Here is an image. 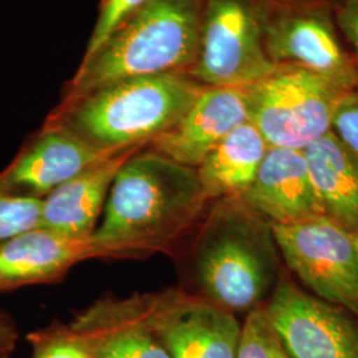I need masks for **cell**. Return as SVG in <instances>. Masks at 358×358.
Segmentation results:
<instances>
[{
	"label": "cell",
	"instance_id": "cell-1",
	"mask_svg": "<svg viewBox=\"0 0 358 358\" xmlns=\"http://www.w3.org/2000/svg\"><path fill=\"white\" fill-rule=\"evenodd\" d=\"M208 205L196 169L140 149L117 171L90 239L100 257L165 251L196 229Z\"/></svg>",
	"mask_w": 358,
	"mask_h": 358
},
{
	"label": "cell",
	"instance_id": "cell-2",
	"mask_svg": "<svg viewBox=\"0 0 358 358\" xmlns=\"http://www.w3.org/2000/svg\"><path fill=\"white\" fill-rule=\"evenodd\" d=\"M195 230L192 294L235 315L262 307L282 276L272 226L239 198H223L208 205Z\"/></svg>",
	"mask_w": 358,
	"mask_h": 358
},
{
	"label": "cell",
	"instance_id": "cell-3",
	"mask_svg": "<svg viewBox=\"0 0 358 358\" xmlns=\"http://www.w3.org/2000/svg\"><path fill=\"white\" fill-rule=\"evenodd\" d=\"M205 0H150L83 63L66 101L133 77L190 75Z\"/></svg>",
	"mask_w": 358,
	"mask_h": 358
},
{
	"label": "cell",
	"instance_id": "cell-4",
	"mask_svg": "<svg viewBox=\"0 0 358 358\" xmlns=\"http://www.w3.org/2000/svg\"><path fill=\"white\" fill-rule=\"evenodd\" d=\"M205 88L187 73L133 77L66 101L60 118L103 152L145 146L171 128Z\"/></svg>",
	"mask_w": 358,
	"mask_h": 358
},
{
	"label": "cell",
	"instance_id": "cell-5",
	"mask_svg": "<svg viewBox=\"0 0 358 358\" xmlns=\"http://www.w3.org/2000/svg\"><path fill=\"white\" fill-rule=\"evenodd\" d=\"M350 92L306 68L278 65L247 87L248 121L269 148L304 150L332 130L334 115Z\"/></svg>",
	"mask_w": 358,
	"mask_h": 358
},
{
	"label": "cell",
	"instance_id": "cell-6",
	"mask_svg": "<svg viewBox=\"0 0 358 358\" xmlns=\"http://www.w3.org/2000/svg\"><path fill=\"white\" fill-rule=\"evenodd\" d=\"M267 0H205L190 76L205 87H248L276 68L266 51Z\"/></svg>",
	"mask_w": 358,
	"mask_h": 358
},
{
	"label": "cell",
	"instance_id": "cell-7",
	"mask_svg": "<svg viewBox=\"0 0 358 358\" xmlns=\"http://www.w3.org/2000/svg\"><path fill=\"white\" fill-rule=\"evenodd\" d=\"M266 51L275 66L306 68L358 90V66L338 32L333 0H267Z\"/></svg>",
	"mask_w": 358,
	"mask_h": 358
},
{
	"label": "cell",
	"instance_id": "cell-8",
	"mask_svg": "<svg viewBox=\"0 0 358 358\" xmlns=\"http://www.w3.org/2000/svg\"><path fill=\"white\" fill-rule=\"evenodd\" d=\"M280 255L321 300L358 317V256L355 236L325 215L272 227Z\"/></svg>",
	"mask_w": 358,
	"mask_h": 358
},
{
	"label": "cell",
	"instance_id": "cell-9",
	"mask_svg": "<svg viewBox=\"0 0 358 358\" xmlns=\"http://www.w3.org/2000/svg\"><path fill=\"white\" fill-rule=\"evenodd\" d=\"M142 319L171 358H236L242 324L235 313L180 289L136 296Z\"/></svg>",
	"mask_w": 358,
	"mask_h": 358
},
{
	"label": "cell",
	"instance_id": "cell-10",
	"mask_svg": "<svg viewBox=\"0 0 358 358\" xmlns=\"http://www.w3.org/2000/svg\"><path fill=\"white\" fill-rule=\"evenodd\" d=\"M263 310L289 358H358V317L280 276Z\"/></svg>",
	"mask_w": 358,
	"mask_h": 358
},
{
	"label": "cell",
	"instance_id": "cell-11",
	"mask_svg": "<svg viewBox=\"0 0 358 358\" xmlns=\"http://www.w3.org/2000/svg\"><path fill=\"white\" fill-rule=\"evenodd\" d=\"M115 153L118 152L97 149L51 118L0 173V192L43 199L60 185Z\"/></svg>",
	"mask_w": 358,
	"mask_h": 358
},
{
	"label": "cell",
	"instance_id": "cell-12",
	"mask_svg": "<svg viewBox=\"0 0 358 358\" xmlns=\"http://www.w3.org/2000/svg\"><path fill=\"white\" fill-rule=\"evenodd\" d=\"M247 121V87H205L187 112L148 145L180 165L196 169Z\"/></svg>",
	"mask_w": 358,
	"mask_h": 358
},
{
	"label": "cell",
	"instance_id": "cell-13",
	"mask_svg": "<svg viewBox=\"0 0 358 358\" xmlns=\"http://www.w3.org/2000/svg\"><path fill=\"white\" fill-rule=\"evenodd\" d=\"M238 198L272 227L324 215L303 150L269 148L255 180Z\"/></svg>",
	"mask_w": 358,
	"mask_h": 358
},
{
	"label": "cell",
	"instance_id": "cell-14",
	"mask_svg": "<svg viewBox=\"0 0 358 358\" xmlns=\"http://www.w3.org/2000/svg\"><path fill=\"white\" fill-rule=\"evenodd\" d=\"M66 331L90 358H171L142 319L136 296L94 303Z\"/></svg>",
	"mask_w": 358,
	"mask_h": 358
},
{
	"label": "cell",
	"instance_id": "cell-15",
	"mask_svg": "<svg viewBox=\"0 0 358 358\" xmlns=\"http://www.w3.org/2000/svg\"><path fill=\"white\" fill-rule=\"evenodd\" d=\"M141 148L125 149L105 158L44 196L38 229L66 239H90L117 171Z\"/></svg>",
	"mask_w": 358,
	"mask_h": 358
},
{
	"label": "cell",
	"instance_id": "cell-16",
	"mask_svg": "<svg viewBox=\"0 0 358 358\" xmlns=\"http://www.w3.org/2000/svg\"><path fill=\"white\" fill-rule=\"evenodd\" d=\"M92 257H100L92 239H66L43 229L26 231L0 244V292L57 282Z\"/></svg>",
	"mask_w": 358,
	"mask_h": 358
},
{
	"label": "cell",
	"instance_id": "cell-17",
	"mask_svg": "<svg viewBox=\"0 0 358 358\" xmlns=\"http://www.w3.org/2000/svg\"><path fill=\"white\" fill-rule=\"evenodd\" d=\"M303 152L324 215L357 235V155L332 130Z\"/></svg>",
	"mask_w": 358,
	"mask_h": 358
},
{
	"label": "cell",
	"instance_id": "cell-18",
	"mask_svg": "<svg viewBox=\"0 0 358 358\" xmlns=\"http://www.w3.org/2000/svg\"><path fill=\"white\" fill-rule=\"evenodd\" d=\"M268 149V143L250 121L234 129L196 167L206 199L211 203L238 198L247 192Z\"/></svg>",
	"mask_w": 358,
	"mask_h": 358
},
{
	"label": "cell",
	"instance_id": "cell-19",
	"mask_svg": "<svg viewBox=\"0 0 358 358\" xmlns=\"http://www.w3.org/2000/svg\"><path fill=\"white\" fill-rule=\"evenodd\" d=\"M236 358H289L262 307L248 312L242 324Z\"/></svg>",
	"mask_w": 358,
	"mask_h": 358
},
{
	"label": "cell",
	"instance_id": "cell-20",
	"mask_svg": "<svg viewBox=\"0 0 358 358\" xmlns=\"http://www.w3.org/2000/svg\"><path fill=\"white\" fill-rule=\"evenodd\" d=\"M41 203L40 198L0 192V244L26 231L38 229Z\"/></svg>",
	"mask_w": 358,
	"mask_h": 358
},
{
	"label": "cell",
	"instance_id": "cell-21",
	"mask_svg": "<svg viewBox=\"0 0 358 358\" xmlns=\"http://www.w3.org/2000/svg\"><path fill=\"white\" fill-rule=\"evenodd\" d=\"M149 1L150 0H101L99 17L83 63L88 62L120 27L125 24Z\"/></svg>",
	"mask_w": 358,
	"mask_h": 358
},
{
	"label": "cell",
	"instance_id": "cell-22",
	"mask_svg": "<svg viewBox=\"0 0 358 358\" xmlns=\"http://www.w3.org/2000/svg\"><path fill=\"white\" fill-rule=\"evenodd\" d=\"M31 343L34 358H90L68 331L34 333Z\"/></svg>",
	"mask_w": 358,
	"mask_h": 358
},
{
	"label": "cell",
	"instance_id": "cell-23",
	"mask_svg": "<svg viewBox=\"0 0 358 358\" xmlns=\"http://www.w3.org/2000/svg\"><path fill=\"white\" fill-rule=\"evenodd\" d=\"M332 131L358 157V90L348 93L340 103L333 118Z\"/></svg>",
	"mask_w": 358,
	"mask_h": 358
},
{
	"label": "cell",
	"instance_id": "cell-24",
	"mask_svg": "<svg viewBox=\"0 0 358 358\" xmlns=\"http://www.w3.org/2000/svg\"><path fill=\"white\" fill-rule=\"evenodd\" d=\"M338 32L358 66V0H333Z\"/></svg>",
	"mask_w": 358,
	"mask_h": 358
},
{
	"label": "cell",
	"instance_id": "cell-25",
	"mask_svg": "<svg viewBox=\"0 0 358 358\" xmlns=\"http://www.w3.org/2000/svg\"><path fill=\"white\" fill-rule=\"evenodd\" d=\"M17 343V331L13 321L0 312V358H10Z\"/></svg>",
	"mask_w": 358,
	"mask_h": 358
},
{
	"label": "cell",
	"instance_id": "cell-26",
	"mask_svg": "<svg viewBox=\"0 0 358 358\" xmlns=\"http://www.w3.org/2000/svg\"><path fill=\"white\" fill-rule=\"evenodd\" d=\"M355 236V243H356V250H357V256H358V234L357 235H353Z\"/></svg>",
	"mask_w": 358,
	"mask_h": 358
}]
</instances>
